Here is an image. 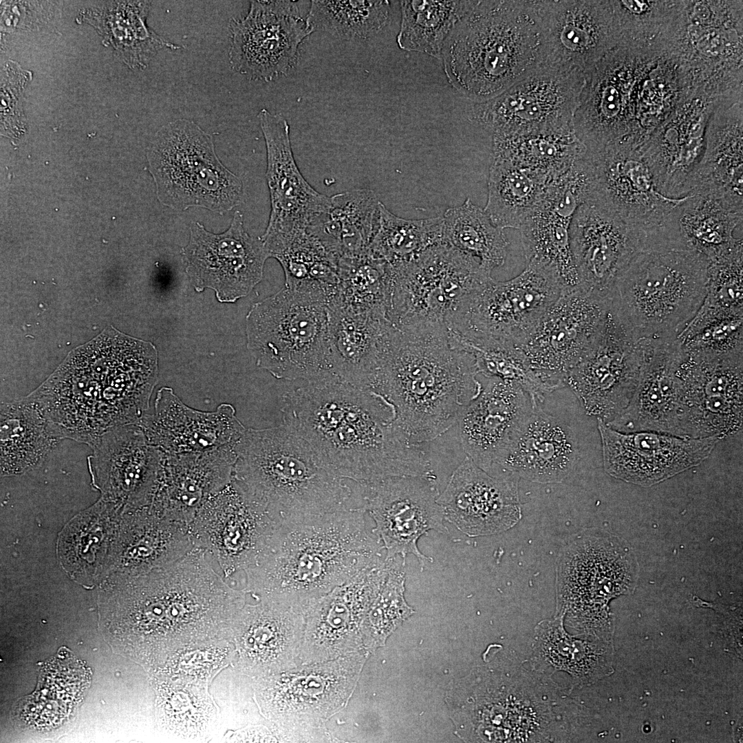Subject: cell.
Instances as JSON below:
<instances>
[{
	"mask_svg": "<svg viewBox=\"0 0 743 743\" xmlns=\"http://www.w3.org/2000/svg\"><path fill=\"white\" fill-rule=\"evenodd\" d=\"M108 623L120 651L154 672L176 656L232 643L246 592L229 586L196 546L165 566L111 577Z\"/></svg>",
	"mask_w": 743,
	"mask_h": 743,
	"instance_id": "1",
	"label": "cell"
},
{
	"mask_svg": "<svg viewBox=\"0 0 743 743\" xmlns=\"http://www.w3.org/2000/svg\"><path fill=\"white\" fill-rule=\"evenodd\" d=\"M283 401V424L346 479L435 476L419 444L397 425L393 406L369 389L332 375L308 381Z\"/></svg>",
	"mask_w": 743,
	"mask_h": 743,
	"instance_id": "2",
	"label": "cell"
},
{
	"mask_svg": "<svg viewBox=\"0 0 743 743\" xmlns=\"http://www.w3.org/2000/svg\"><path fill=\"white\" fill-rule=\"evenodd\" d=\"M158 374L153 344L109 326L73 349L28 396L59 438L91 446L108 430L140 420Z\"/></svg>",
	"mask_w": 743,
	"mask_h": 743,
	"instance_id": "3",
	"label": "cell"
},
{
	"mask_svg": "<svg viewBox=\"0 0 743 743\" xmlns=\"http://www.w3.org/2000/svg\"><path fill=\"white\" fill-rule=\"evenodd\" d=\"M681 58L661 47L621 41L584 74L573 117L579 137L596 147H639L686 98Z\"/></svg>",
	"mask_w": 743,
	"mask_h": 743,
	"instance_id": "4",
	"label": "cell"
},
{
	"mask_svg": "<svg viewBox=\"0 0 743 743\" xmlns=\"http://www.w3.org/2000/svg\"><path fill=\"white\" fill-rule=\"evenodd\" d=\"M474 358L456 346L446 327H396L368 389L394 407L396 423L415 444L435 440L457 423L481 392Z\"/></svg>",
	"mask_w": 743,
	"mask_h": 743,
	"instance_id": "5",
	"label": "cell"
},
{
	"mask_svg": "<svg viewBox=\"0 0 743 743\" xmlns=\"http://www.w3.org/2000/svg\"><path fill=\"white\" fill-rule=\"evenodd\" d=\"M362 506L314 521L276 526L244 590L258 600L301 608L363 571L382 563L379 541L367 532Z\"/></svg>",
	"mask_w": 743,
	"mask_h": 743,
	"instance_id": "6",
	"label": "cell"
},
{
	"mask_svg": "<svg viewBox=\"0 0 743 743\" xmlns=\"http://www.w3.org/2000/svg\"><path fill=\"white\" fill-rule=\"evenodd\" d=\"M235 451L232 482L277 526L352 508L353 481L325 464L284 424L246 429Z\"/></svg>",
	"mask_w": 743,
	"mask_h": 743,
	"instance_id": "7",
	"label": "cell"
},
{
	"mask_svg": "<svg viewBox=\"0 0 743 743\" xmlns=\"http://www.w3.org/2000/svg\"><path fill=\"white\" fill-rule=\"evenodd\" d=\"M440 58L449 82L468 99L499 95L540 65L535 0L473 1Z\"/></svg>",
	"mask_w": 743,
	"mask_h": 743,
	"instance_id": "8",
	"label": "cell"
},
{
	"mask_svg": "<svg viewBox=\"0 0 743 743\" xmlns=\"http://www.w3.org/2000/svg\"><path fill=\"white\" fill-rule=\"evenodd\" d=\"M707 267L694 251H640L616 278L611 309L636 340L676 338L704 302Z\"/></svg>",
	"mask_w": 743,
	"mask_h": 743,
	"instance_id": "9",
	"label": "cell"
},
{
	"mask_svg": "<svg viewBox=\"0 0 743 743\" xmlns=\"http://www.w3.org/2000/svg\"><path fill=\"white\" fill-rule=\"evenodd\" d=\"M329 295L284 286L256 302L246 316L247 348L257 367L279 379L333 375L329 358Z\"/></svg>",
	"mask_w": 743,
	"mask_h": 743,
	"instance_id": "10",
	"label": "cell"
},
{
	"mask_svg": "<svg viewBox=\"0 0 743 743\" xmlns=\"http://www.w3.org/2000/svg\"><path fill=\"white\" fill-rule=\"evenodd\" d=\"M147 155L158 199L166 206L222 213L242 200V181L219 160L213 137L192 120L178 119L162 126Z\"/></svg>",
	"mask_w": 743,
	"mask_h": 743,
	"instance_id": "11",
	"label": "cell"
},
{
	"mask_svg": "<svg viewBox=\"0 0 743 743\" xmlns=\"http://www.w3.org/2000/svg\"><path fill=\"white\" fill-rule=\"evenodd\" d=\"M391 267L387 316L396 327L438 324L452 327L475 293L491 277L475 259L446 244L433 246L410 261Z\"/></svg>",
	"mask_w": 743,
	"mask_h": 743,
	"instance_id": "12",
	"label": "cell"
},
{
	"mask_svg": "<svg viewBox=\"0 0 743 743\" xmlns=\"http://www.w3.org/2000/svg\"><path fill=\"white\" fill-rule=\"evenodd\" d=\"M484 672L464 678L469 687L457 684L467 691L451 690L450 700L457 701L449 702L458 730L465 729L462 733L477 742H537L541 741L540 735L545 740L551 707L529 686L528 677L513 680L495 671Z\"/></svg>",
	"mask_w": 743,
	"mask_h": 743,
	"instance_id": "13",
	"label": "cell"
},
{
	"mask_svg": "<svg viewBox=\"0 0 743 743\" xmlns=\"http://www.w3.org/2000/svg\"><path fill=\"white\" fill-rule=\"evenodd\" d=\"M368 654L363 649L251 679L262 715L288 726H321L346 703Z\"/></svg>",
	"mask_w": 743,
	"mask_h": 743,
	"instance_id": "14",
	"label": "cell"
},
{
	"mask_svg": "<svg viewBox=\"0 0 743 743\" xmlns=\"http://www.w3.org/2000/svg\"><path fill=\"white\" fill-rule=\"evenodd\" d=\"M651 344L635 339L610 306L594 341L568 372L566 386L588 414L607 423L630 402Z\"/></svg>",
	"mask_w": 743,
	"mask_h": 743,
	"instance_id": "15",
	"label": "cell"
},
{
	"mask_svg": "<svg viewBox=\"0 0 743 743\" xmlns=\"http://www.w3.org/2000/svg\"><path fill=\"white\" fill-rule=\"evenodd\" d=\"M562 294L551 277L530 267L515 277L488 279L457 323L447 329L469 341H495L519 347Z\"/></svg>",
	"mask_w": 743,
	"mask_h": 743,
	"instance_id": "16",
	"label": "cell"
},
{
	"mask_svg": "<svg viewBox=\"0 0 743 743\" xmlns=\"http://www.w3.org/2000/svg\"><path fill=\"white\" fill-rule=\"evenodd\" d=\"M434 477L397 476L372 482H356L358 506H362L375 521L373 532L383 543L385 559L400 555L403 564L407 554H414L423 568L432 561L418 548L419 538L434 530L448 534L440 495Z\"/></svg>",
	"mask_w": 743,
	"mask_h": 743,
	"instance_id": "17",
	"label": "cell"
},
{
	"mask_svg": "<svg viewBox=\"0 0 743 743\" xmlns=\"http://www.w3.org/2000/svg\"><path fill=\"white\" fill-rule=\"evenodd\" d=\"M584 75L539 65L499 95L474 103L470 119L492 135L525 133L573 122Z\"/></svg>",
	"mask_w": 743,
	"mask_h": 743,
	"instance_id": "18",
	"label": "cell"
},
{
	"mask_svg": "<svg viewBox=\"0 0 743 743\" xmlns=\"http://www.w3.org/2000/svg\"><path fill=\"white\" fill-rule=\"evenodd\" d=\"M686 353L677 435L723 439L736 433L742 427L743 352Z\"/></svg>",
	"mask_w": 743,
	"mask_h": 743,
	"instance_id": "19",
	"label": "cell"
},
{
	"mask_svg": "<svg viewBox=\"0 0 743 743\" xmlns=\"http://www.w3.org/2000/svg\"><path fill=\"white\" fill-rule=\"evenodd\" d=\"M539 65L583 74L621 39L612 1H535Z\"/></svg>",
	"mask_w": 743,
	"mask_h": 743,
	"instance_id": "20",
	"label": "cell"
},
{
	"mask_svg": "<svg viewBox=\"0 0 743 743\" xmlns=\"http://www.w3.org/2000/svg\"><path fill=\"white\" fill-rule=\"evenodd\" d=\"M611 300L581 287L563 294L518 347L530 367L557 390L599 332Z\"/></svg>",
	"mask_w": 743,
	"mask_h": 743,
	"instance_id": "21",
	"label": "cell"
},
{
	"mask_svg": "<svg viewBox=\"0 0 743 743\" xmlns=\"http://www.w3.org/2000/svg\"><path fill=\"white\" fill-rule=\"evenodd\" d=\"M182 249L186 272L197 292L213 290L220 303H235L250 294L261 281L269 256L261 239L244 229L243 214L237 211L228 228L208 231L193 222Z\"/></svg>",
	"mask_w": 743,
	"mask_h": 743,
	"instance_id": "22",
	"label": "cell"
},
{
	"mask_svg": "<svg viewBox=\"0 0 743 743\" xmlns=\"http://www.w3.org/2000/svg\"><path fill=\"white\" fill-rule=\"evenodd\" d=\"M231 68L247 78L270 82L297 63L312 32L291 1H252L247 15L230 23Z\"/></svg>",
	"mask_w": 743,
	"mask_h": 743,
	"instance_id": "23",
	"label": "cell"
},
{
	"mask_svg": "<svg viewBox=\"0 0 743 743\" xmlns=\"http://www.w3.org/2000/svg\"><path fill=\"white\" fill-rule=\"evenodd\" d=\"M387 570L385 560L302 607L301 665L330 660L365 649L363 624Z\"/></svg>",
	"mask_w": 743,
	"mask_h": 743,
	"instance_id": "24",
	"label": "cell"
},
{
	"mask_svg": "<svg viewBox=\"0 0 743 743\" xmlns=\"http://www.w3.org/2000/svg\"><path fill=\"white\" fill-rule=\"evenodd\" d=\"M275 527L231 481L204 504L189 530L193 546L211 554L227 578L255 562Z\"/></svg>",
	"mask_w": 743,
	"mask_h": 743,
	"instance_id": "25",
	"label": "cell"
},
{
	"mask_svg": "<svg viewBox=\"0 0 743 743\" xmlns=\"http://www.w3.org/2000/svg\"><path fill=\"white\" fill-rule=\"evenodd\" d=\"M573 550L566 559L559 598L564 615L570 612L590 627V621H606L610 599L635 584L637 564L628 548L607 538H590Z\"/></svg>",
	"mask_w": 743,
	"mask_h": 743,
	"instance_id": "26",
	"label": "cell"
},
{
	"mask_svg": "<svg viewBox=\"0 0 743 743\" xmlns=\"http://www.w3.org/2000/svg\"><path fill=\"white\" fill-rule=\"evenodd\" d=\"M90 447L87 463L103 499L122 513L151 504L164 452L148 442L139 425L114 427Z\"/></svg>",
	"mask_w": 743,
	"mask_h": 743,
	"instance_id": "27",
	"label": "cell"
},
{
	"mask_svg": "<svg viewBox=\"0 0 743 743\" xmlns=\"http://www.w3.org/2000/svg\"><path fill=\"white\" fill-rule=\"evenodd\" d=\"M603 466L611 476L627 482L650 486L708 457L721 440L711 436L682 438L652 431L623 433L597 419Z\"/></svg>",
	"mask_w": 743,
	"mask_h": 743,
	"instance_id": "28",
	"label": "cell"
},
{
	"mask_svg": "<svg viewBox=\"0 0 743 743\" xmlns=\"http://www.w3.org/2000/svg\"><path fill=\"white\" fill-rule=\"evenodd\" d=\"M588 153L596 170L598 196L639 237L656 229L685 197L660 192L640 147L614 143Z\"/></svg>",
	"mask_w": 743,
	"mask_h": 743,
	"instance_id": "29",
	"label": "cell"
},
{
	"mask_svg": "<svg viewBox=\"0 0 743 743\" xmlns=\"http://www.w3.org/2000/svg\"><path fill=\"white\" fill-rule=\"evenodd\" d=\"M303 631L301 608L266 600L245 603L232 629L235 668L254 679L300 665Z\"/></svg>",
	"mask_w": 743,
	"mask_h": 743,
	"instance_id": "30",
	"label": "cell"
},
{
	"mask_svg": "<svg viewBox=\"0 0 743 743\" xmlns=\"http://www.w3.org/2000/svg\"><path fill=\"white\" fill-rule=\"evenodd\" d=\"M570 242L581 287L609 299L616 278L640 251L633 229L598 195L574 213Z\"/></svg>",
	"mask_w": 743,
	"mask_h": 743,
	"instance_id": "31",
	"label": "cell"
},
{
	"mask_svg": "<svg viewBox=\"0 0 743 743\" xmlns=\"http://www.w3.org/2000/svg\"><path fill=\"white\" fill-rule=\"evenodd\" d=\"M257 118L267 153L266 179L271 211L266 233L306 228L330 206V197L314 189L294 160L290 126L281 114L262 109Z\"/></svg>",
	"mask_w": 743,
	"mask_h": 743,
	"instance_id": "32",
	"label": "cell"
},
{
	"mask_svg": "<svg viewBox=\"0 0 743 743\" xmlns=\"http://www.w3.org/2000/svg\"><path fill=\"white\" fill-rule=\"evenodd\" d=\"M539 402L515 381L488 378L480 394L461 411L457 420L467 456L484 471L498 464Z\"/></svg>",
	"mask_w": 743,
	"mask_h": 743,
	"instance_id": "33",
	"label": "cell"
},
{
	"mask_svg": "<svg viewBox=\"0 0 743 743\" xmlns=\"http://www.w3.org/2000/svg\"><path fill=\"white\" fill-rule=\"evenodd\" d=\"M674 113L641 146L642 153L652 170L657 186L664 195L681 197L688 195L690 180L700 164L706 148V136L716 99L703 92L695 103L694 89Z\"/></svg>",
	"mask_w": 743,
	"mask_h": 743,
	"instance_id": "34",
	"label": "cell"
},
{
	"mask_svg": "<svg viewBox=\"0 0 743 743\" xmlns=\"http://www.w3.org/2000/svg\"><path fill=\"white\" fill-rule=\"evenodd\" d=\"M148 442L164 453H202L234 445L246 431L234 407L221 404L215 411L193 409L182 402L171 387L157 392L152 413L137 423Z\"/></svg>",
	"mask_w": 743,
	"mask_h": 743,
	"instance_id": "35",
	"label": "cell"
},
{
	"mask_svg": "<svg viewBox=\"0 0 743 743\" xmlns=\"http://www.w3.org/2000/svg\"><path fill=\"white\" fill-rule=\"evenodd\" d=\"M686 356L677 338L652 341L630 402L606 424L623 433L652 431L677 436L682 388L681 367Z\"/></svg>",
	"mask_w": 743,
	"mask_h": 743,
	"instance_id": "36",
	"label": "cell"
},
{
	"mask_svg": "<svg viewBox=\"0 0 743 743\" xmlns=\"http://www.w3.org/2000/svg\"><path fill=\"white\" fill-rule=\"evenodd\" d=\"M437 502L444 519L470 537L506 530L520 515L516 484L490 476L468 456L453 472Z\"/></svg>",
	"mask_w": 743,
	"mask_h": 743,
	"instance_id": "37",
	"label": "cell"
},
{
	"mask_svg": "<svg viewBox=\"0 0 743 743\" xmlns=\"http://www.w3.org/2000/svg\"><path fill=\"white\" fill-rule=\"evenodd\" d=\"M235 445L202 453H164L149 506L189 526L204 504L231 482Z\"/></svg>",
	"mask_w": 743,
	"mask_h": 743,
	"instance_id": "38",
	"label": "cell"
},
{
	"mask_svg": "<svg viewBox=\"0 0 743 743\" xmlns=\"http://www.w3.org/2000/svg\"><path fill=\"white\" fill-rule=\"evenodd\" d=\"M742 206L709 194L685 195L658 228L665 248L696 252L708 262L742 248L734 231L742 225Z\"/></svg>",
	"mask_w": 743,
	"mask_h": 743,
	"instance_id": "39",
	"label": "cell"
},
{
	"mask_svg": "<svg viewBox=\"0 0 743 743\" xmlns=\"http://www.w3.org/2000/svg\"><path fill=\"white\" fill-rule=\"evenodd\" d=\"M122 513L109 558L111 575L147 573L178 560L193 546L187 524L149 506Z\"/></svg>",
	"mask_w": 743,
	"mask_h": 743,
	"instance_id": "40",
	"label": "cell"
},
{
	"mask_svg": "<svg viewBox=\"0 0 743 743\" xmlns=\"http://www.w3.org/2000/svg\"><path fill=\"white\" fill-rule=\"evenodd\" d=\"M328 346L332 374L368 389L395 325L383 314L329 302Z\"/></svg>",
	"mask_w": 743,
	"mask_h": 743,
	"instance_id": "41",
	"label": "cell"
},
{
	"mask_svg": "<svg viewBox=\"0 0 743 743\" xmlns=\"http://www.w3.org/2000/svg\"><path fill=\"white\" fill-rule=\"evenodd\" d=\"M578 459L575 433L536 405L513 436L499 465L539 483L563 481Z\"/></svg>",
	"mask_w": 743,
	"mask_h": 743,
	"instance_id": "42",
	"label": "cell"
},
{
	"mask_svg": "<svg viewBox=\"0 0 743 743\" xmlns=\"http://www.w3.org/2000/svg\"><path fill=\"white\" fill-rule=\"evenodd\" d=\"M742 109L716 107L688 194H709L742 206Z\"/></svg>",
	"mask_w": 743,
	"mask_h": 743,
	"instance_id": "43",
	"label": "cell"
},
{
	"mask_svg": "<svg viewBox=\"0 0 743 743\" xmlns=\"http://www.w3.org/2000/svg\"><path fill=\"white\" fill-rule=\"evenodd\" d=\"M330 202L306 230L338 260L367 253L379 226L381 202L376 193L352 189L330 197Z\"/></svg>",
	"mask_w": 743,
	"mask_h": 743,
	"instance_id": "44",
	"label": "cell"
},
{
	"mask_svg": "<svg viewBox=\"0 0 743 743\" xmlns=\"http://www.w3.org/2000/svg\"><path fill=\"white\" fill-rule=\"evenodd\" d=\"M588 152L573 122L525 133L492 135L493 161L505 162L552 177Z\"/></svg>",
	"mask_w": 743,
	"mask_h": 743,
	"instance_id": "45",
	"label": "cell"
},
{
	"mask_svg": "<svg viewBox=\"0 0 743 743\" xmlns=\"http://www.w3.org/2000/svg\"><path fill=\"white\" fill-rule=\"evenodd\" d=\"M1 475H16L40 465L59 443L36 403L28 396L1 405Z\"/></svg>",
	"mask_w": 743,
	"mask_h": 743,
	"instance_id": "46",
	"label": "cell"
},
{
	"mask_svg": "<svg viewBox=\"0 0 743 743\" xmlns=\"http://www.w3.org/2000/svg\"><path fill=\"white\" fill-rule=\"evenodd\" d=\"M97 9L87 10L83 18L89 21L131 69L145 68L162 49L177 50L181 46L164 39L148 28L147 17L151 2L118 1Z\"/></svg>",
	"mask_w": 743,
	"mask_h": 743,
	"instance_id": "47",
	"label": "cell"
},
{
	"mask_svg": "<svg viewBox=\"0 0 743 743\" xmlns=\"http://www.w3.org/2000/svg\"><path fill=\"white\" fill-rule=\"evenodd\" d=\"M572 219L539 205L519 229L526 266L554 279L562 294L581 288L570 242Z\"/></svg>",
	"mask_w": 743,
	"mask_h": 743,
	"instance_id": "48",
	"label": "cell"
},
{
	"mask_svg": "<svg viewBox=\"0 0 743 743\" xmlns=\"http://www.w3.org/2000/svg\"><path fill=\"white\" fill-rule=\"evenodd\" d=\"M261 239L269 257L281 264L285 286L319 288L330 295L335 292L338 259L306 229L264 233Z\"/></svg>",
	"mask_w": 743,
	"mask_h": 743,
	"instance_id": "49",
	"label": "cell"
},
{
	"mask_svg": "<svg viewBox=\"0 0 743 743\" xmlns=\"http://www.w3.org/2000/svg\"><path fill=\"white\" fill-rule=\"evenodd\" d=\"M550 177L531 169L491 160L485 212L503 230L520 229L538 207Z\"/></svg>",
	"mask_w": 743,
	"mask_h": 743,
	"instance_id": "50",
	"label": "cell"
},
{
	"mask_svg": "<svg viewBox=\"0 0 743 743\" xmlns=\"http://www.w3.org/2000/svg\"><path fill=\"white\" fill-rule=\"evenodd\" d=\"M564 614L543 621L536 627L535 658L545 666L563 671L581 682H591L605 674L610 667L609 648L601 640H590L567 633Z\"/></svg>",
	"mask_w": 743,
	"mask_h": 743,
	"instance_id": "51",
	"label": "cell"
},
{
	"mask_svg": "<svg viewBox=\"0 0 743 743\" xmlns=\"http://www.w3.org/2000/svg\"><path fill=\"white\" fill-rule=\"evenodd\" d=\"M442 217L445 244L473 257L490 272L504 263L508 241L484 209L466 198L448 208Z\"/></svg>",
	"mask_w": 743,
	"mask_h": 743,
	"instance_id": "52",
	"label": "cell"
},
{
	"mask_svg": "<svg viewBox=\"0 0 743 743\" xmlns=\"http://www.w3.org/2000/svg\"><path fill=\"white\" fill-rule=\"evenodd\" d=\"M473 1H401L397 43L403 50L440 58L443 45Z\"/></svg>",
	"mask_w": 743,
	"mask_h": 743,
	"instance_id": "53",
	"label": "cell"
},
{
	"mask_svg": "<svg viewBox=\"0 0 743 743\" xmlns=\"http://www.w3.org/2000/svg\"><path fill=\"white\" fill-rule=\"evenodd\" d=\"M338 275L336 292L329 301L387 316L393 277L390 264L369 252L358 257H341Z\"/></svg>",
	"mask_w": 743,
	"mask_h": 743,
	"instance_id": "54",
	"label": "cell"
},
{
	"mask_svg": "<svg viewBox=\"0 0 743 743\" xmlns=\"http://www.w3.org/2000/svg\"><path fill=\"white\" fill-rule=\"evenodd\" d=\"M440 244H445L442 216L407 219L380 203L379 226L369 248L372 255L395 267Z\"/></svg>",
	"mask_w": 743,
	"mask_h": 743,
	"instance_id": "55",
	"label": "cell"
},
{
	"mask_svg": "<svg viewBox=\"0 0 743 743\" xmlns=\"http://www.w3.org/2000/svg\"><path fill=\"white\" fill-rule=\"evenodd\" d=\"M389 1H312L306 24L345 39H365L389 23Z\"/></svg>",
	"mask_w": 743,
	"mask_h": 743,
	"instance_id": "56",
	"label": "cell"
},
{
	"mask_svg": "<svg viewBox=\"0 0 743 743\" xmlns=\"http://www.w3.org/2000/svg\"><path fill=\"white\" fill-rule=\"evenodd\" d=\"M687 353L722 355L742 352L743 311L703 302L676 338Z\"/></svg>",
	"mask_w": 743,
	"mask_h": 743,
	"instance_id": "57",
	"label": "cell"
},
{
	"mask_svg": "<svg viewBox=\"0 0 743 743\" xmlns=\"http://www.w3.org/2000/svg\"><path fill=\"white\" fill-rule=\"evenodd\" d=\"M455 345L470 354L478 374L518 383L539 402L552 393L540 375L529 365L517 347L495 341H469L450 336Z\"/></svg>",
	"mask_w": 743,
	"mask_h": 743,
	"instance_id": "58",
	"label": "cell"
},
{
	"mask_svg": "<svg viewBox=\"0 0 743 743\" xmlns=\"http://www.w3.org/2000/svg\"><path fill=\"white\" fill-rule=\"evenodd\" d=\"M385 561L387 577L363 624V645L369 652L383 644L387 637L413 613L404 598V573L396 568L393 558Z\"/></svg>",
	"mask_w": 743,
	"mask_h": 743,
	"instance_id": "59",
	"label": "cell"
},
{
	"mask_svg": "<svg viewBox=\"0 0 743 743\" xmlns=\"http://www.w3.org/2000/svg\"><path fill=\"white\" fill-rule=\"evenodd\" d=\"M106 502L104 499L98 502L94 506L86 513L80 515V519L75 521V526L71 525L67 535L69 538L64 539L69 540V548L64 550H69L67 559L70 563L74 561L77 566L86 572L89 568L96 567L98 555L103 556L106 549L107 543H114L118 524H116L109 526L104 524L105 521L100 518L104 512Z\"/></svg>",
	"mask_w": 743,
	"mask_h": 743,
	"instance_id": "60",
	"label": "cell"
},
{
	"mask_svg": "<svg viewBox=\"0 0 743 743\" xmlns=\"http://www.w3.org/2000/svg\"><path fill=\"white\" fill-rule=\"evenodd\" d=\"M743 248L708 262L704 303L743 311Z\"/></svg>",
	"mask_w": 743,
	"mask_h": 743,
	"instance_id": "61",
	"label": "cell"
}]
</instances>
